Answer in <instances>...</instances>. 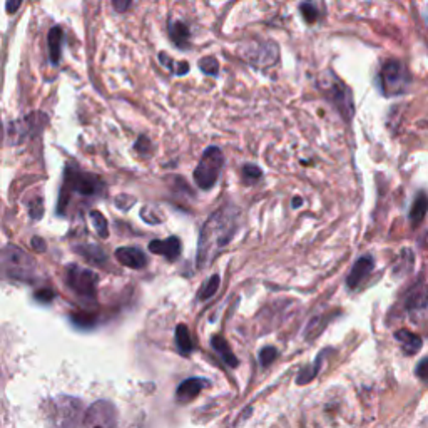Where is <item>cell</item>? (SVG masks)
<instances>
[{"label": "cell", "instance_id": "1", "mask_svg": "<svg viewBox=\"0 0 428 428\" xmlns=\"http://www.w3.org/2000/svg\"><path fill=\"white\" fill-rule=\"evenodd\" d=\"M237 228H240L237 211L230 206H223L209 216V220L204 223L198 242L199 268H206L213 258H216L230 245Z\"/></svg>", "mask_w": 428, "mask_h": 428}, {"label": "cell", "instance_id": "2", "mask_svg": "<svg viewBox=\"0 0 428 428\" xmlns=\"http://www.w3.org/2000/svg\"><path fill=\"white\" fill-rule=\"evenodd\" d=\"M104 191L102 179L96 174L82 173L74 168L65 169L64 186L60 189L59 198V214H64V208L68 206L69 199L73 194L82 198H97Z\"/></svg>", "mask_w": 428, "mask_h": 428}, {"label": "cell", "instance_id": "3", "mask_svg": "<svg viewBox=\"0 0 428 428\" xmlns=\"http://www.w3.org/2000/svg\"><path fill=\"white\" fill-rule=\"evenodd\" d=\"M44 417L47 428H77L82 423V402L68 395L52 398L46 403Z\"/></svg>", "mask_w": 428, "mask_h": 428}, {"label": "cell", "instance_id": "4", "mask_svg": "<svg viewBox=\"0 0 428 428\" xmlns=\"http://www.w3.org/2000/svg\"><path fill=\"white\" fill-rule=\"evenodd\" d=\"M330 79H326V74L321 75L320 79V87L323 90V96L330 101L333 106L336 107L346 122L353 117L355 106H353V96H351V90L348 85H345L341 80L336 77L335 74L328 70Z\"/></svg>", "mask_w": 428, "mask_h": 428}, {"label": "cell", "instance_id": "5", "mask_svg": "<svg viewBox=\"0 0 428 428\" xmlns=\"http://www.w3.org/2000/svg\"><path fill=\"white\" fill-rule=\"evenodd\" d=\"M223 166H225V156L218 146H209L203 152L201 161H199L196 169H194V181L204 191H209L218 178H220Z\"/></svg>", "mask_w": 428, "mask_h": 428}, {"label": "cell", "instance_id": "6", "mask_svg": "<svg viewBox=\"0 0 428 428\" xmlns=\"http://www.w3.org/2000/svg\"><path fill=\"white\" fill-rule=\"evenodd\" d=\"M410 84V74L400 60H387L380 69L378 85L385 96H400Z\"/></svg>", "mask_w": 428, "mask_h": 428}, {"label": "cell", "instance_id": "7", "mask_svg": "<svg viewBox=\"0 0 428 428\" xmlns=\"http://www.w3.org/2000/svg\"><path fill=\"white\" fill-rule=\"evenodd\" d=\"M65 283L73 291L82 299H96V287L97 277L92 271L80 268V266L70 264L65 269Z\"/></svg>", "mask_w": 428, "mask_h": 428}, {"label": "cell", "instance_id": "8", "mask_svg": "<svg viewBox=\"0 0 428 428\" xmlns=\"http://www.w3.org/2000/svg\"><path fill=\"white\" fill-rule=\"evenodd\" d=\"M4 264L9 277L22 279V282H32V274L36 271V263L27 253L18 250L17 246H7L4 251Z\"/></svg>", "mask_w": 428, "mask_h": 428}, {"label": "cell", "instance_id": "9", "mask_svg": "<svg viewBox=\"0 0 428 428\" xmlns=\"http://www.w3.org/2000/svg\"><path fill=\"white\" fill-rule=\"evenodd\" d=\"M80 428H117V410L111 402L99 400L90 405Z\"/></svg>", "mask_w": 428, "mask_h": 428}, {"label": "cell", "instance_id": "10", "mask_svg": "<svg viewBox=\"0 0 428 428\" xmlns=\"http://www.w3.org/2000/svg\"><path fill=\"white\" fill-rule=\"evenodd\" d=\"M241 55L251 64L256 65H271L278 63V46L274 42H263V44H251L245 46L241 50Z\"/></svg>", "mask_w": 428, "mask_h": 428}, {"label": "cell", "instance_id": "11", "mask_svg": "<svg viewBox=\"0 0 428 428\" xmlns=\"http://www.w3.org/2000/svg\"><path fill=\"white\" fill-rule=\"evenodd\" d=\"M116 260L121 264H124L126 268L131 269H142L147 263L146 255L142 253L139 248H134V246H122V248H117Z\"/></svg>", "mask_w": 428, "mask_h": 428}, {"label": "cell", "instance_id": "12", "mask_svg": "<svg viewBox=\"0 0 428 428\" xmlns=\"http://www.w3.org/2000/svg\"><path fill=\"white\" fill-rule=\"evenodd\" d=\"M373 264L375 263H373L372 256H363V258H360L358 261H356L355 266L350 271L348 278H346V284H348V288H351V289L358 288L360 284L365 282V278L372 273Z\"/></svg>", "mask_w": 428, "mask_h": 428}, {"label": "cell", "instance_id": "13", "mask_svg": "<svg viewBox=\"0 0 428 428\" xmlns=\"http://www.w3.org/2000/svg\"><path fill=\"white\" fill-rule=\"evenodd\" d=\"M149 251L154 255H163L166 260L174 261L181 255V241L176 236L168 240H154L149 242Z\"/></svg>", "mask_w": 428, "mask_h": 428}, {"label": "cell", "instance_id": "14", "mask_svg": "<svg viewBox=\"0 0 428 428\" xmlns=\"http://www.w3.org/2000/svg\"><path fill=\"white\" fill-rule=\"evenodd\" d=\"M63 44H64V31L63 27L54 26L49 31V36H47V46H49V59L50 64L59 65L60 63V54H63Z\"/></svg>", "mask_w": 428, "mask_h": 428}, {"label": "cell", "instance_id": "15", "mask_svg": "<svg viewBox=\"0 0 428 428\" xmlns=\"http://www.w3.org/2000/svg\"><path fill=\"white\" fill-rule=\"evenodd\" d=\"M208 385H209L208 380H203V378L184 380V382L178 387V390H176V397H178L179 402H189L193 400V398H196L199 392H201L203 388H206Z\"/></svg>", "mask_w": 428, "mask_h": 428}, {"label": "cell", "instance_id": "16", "mask_svg": "<svg viewBox=\"0 0 428 428\" xmlns=\"http://www.w3.org/2000/svg\"><path fill=\"white\" fill-rule=\"evenodd\" d=\"M169 37L173 44L181 50H186L189 47V39H191V31H189L188 23L181 21H169L168 27Z\"/></svg>", "mask_w": 428, "mask_h": 428}, {"label": "cell", "instance_id": "17", "mask_svg": "<svg viewBox=\"0 0 428 428\" xmlns=\"http://www.w3.org/2000/svg\"><path fill=\"white\" fill-rule=\"evenodd\" d=\"M395 338L398 340L402 350L405 351L407 355H415V353H418V350L422 348L420 336H417L415 333H412L408 330H398L397 333H395Z\"/></svg>", "mask_w": 428, "mask_h": 428}, {"label": "cell", "instance_id": "18", "mask_svg": "<svg viewBox=\"0 0 428 428\" xmlns=\"http://www.w3.org/2000/svg\"><path fill=\"white\" fill-rule=\"evenodd\" d=\"M211 345H213L214 351H216V353L220 355V358L223 361H225V363L228 366H231V368H236V366H237V358L235 356V353H232L231 346L228 345V341L225 338H223V336H220V335L213 336V338H211Z\"/></svg>", "mask_w": 428, "mask_h": 428}, {"label": "cell", "instance_id": "19", "mask_svg": "<svg viewBox=\"0 0 428 428\" xmlns=\"http://www.w3.org/2000/svg\"><path fill=\"white\" fill-rule=\"evenodd\" d=\"M176 345H178V350L181 351V355H189L193 351L191 335H189L188 326L183 325V323L176 328Z\"/></svg>", "mask_w": 428, "mask_h": 428}, {"label": "cell", "instance_id": "20", "mask_svg": "<svg viewBox=\"0 0 428 428\" xmlns=\"http://www.w3.org/2000/svg\"><path fill=\"white\" fill-rule=\"evenodd\" d=\"M159 63L163 64V68L171 70V73L176 75H184L189 73V63H178V60H173L166 52H159Z\"/></svg>", "mask_w": 428, "mask_h": 428}, {"label": "cell", "instance_id": "21", "mask_svg": "<svg viewBox=\"0 0 428 428\" xmlns=\"http://www.w3.org/2000/svg\"><path fill=\"white\" fill-rule=\"evenodd\" d=\"M427 211H428V198L422 193V194H418L417 201L413 203V208H412V213H410L412 221L418 223L420 220H423V216H425Z\"/></svg>", "mask_w": 428, "mask_h": 428}, {"label": "cell", "instance_id": "22", "mask_svg": "<svg viewBox=\"0 0 428 428\" xmlns=\"http://www.w3.org/2000/svg\"><path fill=\"white\" fill-rule=\"evenodd\" d=\"M220 283H221V278L218 277V274H213V277L206 282V284H204V287L201 288V291H199L198 298L201 299V301H206V299L211 298L213 294L218 291V288H220Z\"/></svg>", "mask_w": 428, "mask_h": 428}, {"label": "cell", "instance_id": "23", "mask_svg": "<svg viewBox=\"0 0 428 428\" xmlns=\"http://www.w3.org/2000/svg\"><path fill=\"white\" fill-rule=\"evenodd\" d=\"M299 11L303 14L304 22L308 23H315L318 18H320V11H318V7L313 2H310V0H304V2H301Z\"/></svg>", "mask_w": 428, "mask_h": 428}, {"label": "cell", "instance_id": "24", "mask_svg": "<svg viewBox=\"0 0 428 428\" xmlns=\"http://www.w3.org/2000/svg\"><path fill=\"white\" fill-rule=\"evenodd\" d=\"M199 69L206 75H213V77H216L220 74V64H218L216 57L213 55H206L203 59H199Z\"/></svg>", "mask_w": 428, "mask_h": 428}, {"label": "cell", "instance_id": "25", "mask_svg": "<svg viewBox=\"0 0 428 428\" xmlns=\"http://www.w3.org/2000/svg\"><path fill=\"white\" fill-rule=\"evenodd\" d=\"M89 216H90V220H92L94 230L97 231V235L101 237H107L109 236V228H107L106 218H104L99 211H96V209H94V211H90Z\"/></svg>", "mask_w": 428, "mask_h": 428}, {"label": "cell", "instance_id": "26", "mask_svg": "<svg viewBox=\"0 0 428 428\" xmlns=\"http://www.w3.org/2000/svg\"><path fill=\"white\" fill-rule=\"evenodd\" d=\"M263 173H261V169L258 166L255 164H245V168H242V181H245V184H253L258 181Z\"/></svg>", "mask_w": 428, "mask_h": 428}, {"label": "cell", "instance_id": "27", "mask_svg": "<svg viewBox=\"0 0 428 428\" xmlns=\"http://www.w3.org/2000/svg\"><path fill=\"white\" fill-rule=\"evenodd\" d=\"M320 363H321V356H318V360L315 361V365L310 366V368L303 370V372L298 375V383L299 385H304V383L310 382V380L315 378V375L318 373V366H320Z\"/></svg>", "mask_w": 428, "mask_h": 428}, {"label": "cell", "instance_id": "28", "mask_svg": "<svg viewBox=\"0 0 428 428\" xmlns=\"http://www.w3.org/2000/svg\"><path fill=\"white\" fill-rule=\"evenodd\" d=\"M278 356V350L274 346H266V348L261 350L260 353V361L263 366H268L274 361V358Z\"/></svg>", "mask_w": 428, "mask_h": 428}, {"label": "cell", "instance_id": "29", "mask_svg": "<svg viewBox=\"0 0 428 428\" xmlns=\"http://www.w3.org/2000/svg\"><path fill=\"white\" fill-rule=\"evenodd\" d=\"M417 377L422 378L423 382H428V358L422 360L417 366Z\"/></svg>", "mask_w": 428, "mask_h": 428}, {"label": "cell", "instance_id": "30", "mask_svg": "<svg viewBox=\"0 0 428 428\" xmlns=\"http://www.w3.org/2000/svg\"><path fill=\"white\" fill-rule=\"evenodd\" d=\"M131 4H132V0H112V7L116 9V12H119V14L126 12L127 9L131 7Z\"/></svg>", "mask_w": 428, "mask_h": 428}, {"label": "cell", "instance_id": "31", "mask_svg": "<svg viewBox=\"0 0 428 428\" xmlns=\"http://www.w3.org/2000/svg\"><path fill=\"white\" fill-rule=\"evenodd\" d=\"M149 144H151V142L146 136H139V139H137L134 147H136V151H139V152H142V154H144V152H147V147H149Z\"/></svg>", "mask_w": 428, "mask_h": 428}, {"label": "cell", "instance_id": "32", "mask_svg": "<svg viewBox=\"0 0 428 428\" xmlns=\"http://www.w3.org/2000/svg\"><path fill=\"white\" fill-rule=\"evenodd\" d=\"M31 216L34 218V220H37V218L42 216V201L41 199H37V201H34L31 204Z\"/></svg>", "mask_w": 428, "mask_h": 428}, {"label": "cell", "instance_id": "33", "mask_svg": "<svg viewBox=\"0 0 428 428\" xmlns=\"http://www.w3.org/2000/svg\"><path fill=\"white\" fill-rule=\"evenodd\" d=\"M22 6V0H7L6 2V11L7 14H16Z\"/></svg>", "mask_w": 428, "mask_h": 428}, {"label": "cell", "instance_id": "34", "mask_svg": "<svg viewBox=\"0 0 428 428\" xmlns=\"http://www.w3.org/2000/svg\"><path fill=\"white\" fill-rule=\"evenodd\" d=\"M32 246H36L37 251H44L46 250V242L42 240H39V237H34V240H32Z\"/></svg>", "mask_w": 428, "mask_h": 428}, {"label": "cell", "instance_id": "35", "mask_svg": "<svg viewBox=\"0 0 428 428\" xmlns=\"http://www.w3.org/2000/svg\"><path fill=\"white\" fill-rule=\"evenodd\" d=\"M54 296V294H52L50 291H41V293H37L36 294V298L37 299H47V301H49V299Z\"/></svg>", "mask_w": 428, "mask_h": 428}, {"label": "cell", "instance_id": "36", "mask_svg": "<svg viewBox=\"0 0 428 428\" xmlns=\"http://www.w3.org/2000/svg\"><path fill=\"white\" fill-rule=\"evenodd\" d=\"M303 204V199L301 198H296V199H293V208H298V206H301Z\"/></svg>", "mask_w": 428, "mask_h": 428}]
</instances>
